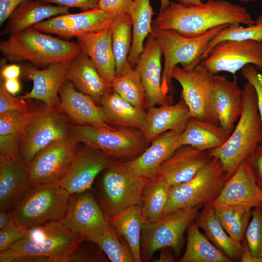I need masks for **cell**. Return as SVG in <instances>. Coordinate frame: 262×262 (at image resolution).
Masks as SVG:
<instances>
[{
	"instance_id": "cell-1",
	"label": "cell",
	"mask_w": 262,
	"mask_h": 262,
	"mask_svg": "<svg viewBox=\"0 0 262 262\" xmlns=\"http://www.w3.org/2000/svg\"><path fill=\"white\" fill-rule=\"evenodd\" d=\"M153 22L160 28L195 37L220 25L237 23L248 26L254 20L242 5L225 0H207L195 5L170 1Z\"/></svg>"
},
{
	"instance_id": "cell-2",
	"label": "cell",
	"mask_w": 262,
	"mask_h": 262,
	"mask_svg": "<svg viewBox=\"0 0 262 262\" xmlns=\"http://www.w3.org/2000/svg\"><path fill=\"white\" fill-rule=\"evenodd\" d=\"M83 241L61 219L50 221L29 229L24 237L0 252V262H68Z\"/></svg>"
},
{
	"instance_id": "cell-3",
	"label": "cell",
	"mask_w": 262,
	"mask_h": 262,
	"mask_svg": "<svg viewBox=\"0 0 262 262\" xmlns=\"http://www.w3.org/2000/svg\"><path fill=\"white\" fill-rule=\"evenodd\" d=\"M1 64L29 63L45 68L54 63L69 62L81 52L78 43L42 32L33 27L0 40Z\"/></svg>"
},
{
	"instance_id": "cell-4",
	"label": "cell",
	"mask_w": 262,
	"mask_h": 262,
	"mask_svg": "<svg viewBox=\"0 0 262 262\" xmlns=\"http://www.w3.org/2000/svg\"><path fill=\"white\" fill-rule=\"evenodd\" d=\"M242 89L243 107L236 125L224 144L210 150L222 163L228 179L262 143V120L255 89L247 82Z\"/></svg>"
},
{
	"instance_id": "cell-5",
	"label": "cell",
	"mask_w": 262,
	"mask_h": 262,
	"mask_svg": "<svg viewBox=\"0 0 262 262\" xmlns=\"http://www.w3.org/2000/svg\"><path fill=\"white\" fill-rule=\"evenodd\" d=\"M229 25H220L200 35L187 37L174 30L160 28L152 21L151 33L159 42L164 57L161 87L165 96H168L172 89V72L174 67L180 64L185 70L194 68L200 62L209 41Z\"/></svg>"
},
{
	"instance_id": "cell-6",
	"label": "cell",
	"mask_w": 262,
	"mask_h": 262,
	"mask_svg": "<svg viewBox=\"0 0 262 262\" xmlns=\"http://www.w3.org/2000/svg\"><path fill=\"white\" fill-rule=\"evenodd\" d=\"M71 195L58 182L32 185L11 212V220L29 229L62 219Z\"/></svg>"
},
{
	"instance_id": "cell-7",
	"label": "cell",
	"mask_w": 262,
	"mask_h": 262,
	"mask_svg": "<svg viewBox=\"0 0 262 262\" xmlns=\"http://www.w3.org/2000/svg\"><path fill=\"white\" fill-rule=\"evenodd\" d=\"M149 180L136 174L125 162L113 161L104 170L100 198L101 207L108 219L141 204Z\"/></svg>"
},
{
	"instance_id": "cell-8",
	"label": "cell",
	"mask_w": 262,
	"mask_h": 262,
	"mask_svg": "<svg viewBox=\"0 0 262 262\" xmlns=\"http://www.w3.org/2000/svg\"><path fill=\"white\" fill-rule=\"evenodd\" d=\"M69 135L78 143H82L121 160L136 158L148 146L141 131L131 128L106 130L70 124Z\"/></svg>"
},
{
	"instance_id": "cell-9",
	"label": "cell",
	"mask_w": 262,
	"mask_h": 262,
	"mask_svg": "<svg viewBox=\"0 0 262 262\" xmlns=\"http://www.w3.org/2000/svg\"><path fill=\"white\" fill-rule=\"evenodd\" d=\"M202 206L180 209L164 214L155 221L145 222L141 238L142 261H148L157 250L165 247L171 248L175 256L178 257L184 234Z\"/></svg>"
},
{
	"instance_id": "cell-10",
	"label": "cell",
	"mask_w": 262,
	"mask_h": 262,
	"mask_svg": "<svg viewBox=\"0 0 262 262\" xmlns=\"http://www.w3.org/2000/svg\"><path fill=\"white\" fill-rule=\"evenodd\" d=\"M228 180L221 161L212 157L191 180L171 187L164 214L180 209L212 203L218 196Z\"/></svg>"
},
{
	"instance_id": "cell-11",
	"label": "cell",
	"mask_w": 262,
	"mask_h": 262,
	"mask_svg": "<svg viewBox=\"0 0 262 262\" xmlns=\"http://www.w3.org/2000/svg\"><path fill=\"white\" fill-rule=\"evenodd\" d=\"M213 75L199 64L189 70L177 65L172 72V79L181 87V98L191 117L219 125L213 105Z\"/></svg>"
},
{
	"instance_id": "cell-12",
	"label": "cell",
	"mask_w": 262,
	"mask_h": 262,
	"mask_svg": "<svg viewBox=\"0 0 262 262\" xmlns=\"http://www.w3.org/2000/svg\"><path fill=\"white\" fill-rule=\"evenodd\" d=\"M68 119L57 105L46 107L26 128L21 136L19 156L27 164L41 150L52 143L70 136Z\"/></svg>"
},
{
	"instance_id": "cell-13",
	"label": "cell",
	"mask_w": 262,
	"mask_h": 262,
	"mask_svg": "<svg viewBox=\"0 0 262 262\" xmlns=\"http://www.w3.org/2000/svg\"><path fill=\"white\" fill-rule=\"evenodd\" d=\"M68 229L84 241L98 245L110 221L88 191L71 195L64 217L61 219Z\"/></svg>"
},
{
	"instance_id": "cell-14",
	"label": "cell",
	"mask_w": 262,
	"mask_h": 262,
	"mask_svg": "<svg viewBox=\"0 0 262 262\" xmlns=\"http://www.w3.org/2000/svg\"><path fill=\"white\" fill-rule=\"evenodd\" d=\"M212 73L225 71L234 76L247 65L262 70V41L225 40L216 44L209 55L199 64Z\"/></svg>"
},
{
	"instance_id": "cell-15",
	"label": "cell",
	"mask_w": 262,
	"mask_h": 262,
	"mask_svg": "<svg viewBox=\"0 0 262 262\" xmlns=\"http://www.w3.org/2000/svg\"><path fill=\"white\" fill-rule=\"evenodd\" d=\"M78 143L70 136L39 151L27 164L32 185L58 182L72 163Z\"/></svg>"
},
{
	"instance_id": "cell-16",
	"label": "cell",
	"mask_w": 262,
	"mask_h": 262,
	"mask_svg": "<svg viewBox=\"0 0 262 262\" xmlns=\"http://www.w3.org/2000/svg\"><path fill=\"white\" fill-rule=\"evenodd\" d=\"M84 145L78 147L72 163L58 181L71 195L91 189L97 176L113 161L103 151Z\"/></svg>"
},
{
	"instance_id": "cell-17",
	"label": "cell",
	"mask_w": 262,
	"mask_h": 262,
	"mask_svg": "<svg viewBox=\"0 0 262 262\" xmlns=\"http://www.w3.org/2000/svg\"><path fill=\"white\" fill-rule=\"evenodd\" d=\"M117 15L96 8L55 16L33 27L44 33L55 34L63 38H77L109 26Z\"/></svg>"
},
{
	"instance_id": "cell-18",
	"label": "cell",
	"mask_w": 262,
	"mask_h": 262,
	"mask_svg": "<svg viewBox=\"0 0 262 262\" xmlns=\"http://www.w3.org/2000/svg\"><path fill=\"white\" fill-rule=\"evenodd\" d=\"M69 62L52 63L39 69L29 63L20 65L21 77L33 82L31 90L18 98L42 101L48 109L55 107L59 101V92L66 80Z\"/></svg>"
},
{
	"instance_id": "cell-19",
	"label": "cell",
	"mask_w": 262,
	"mask_h": 262,
	"mask_svg": "<svg viewBox=\"0 0 262 262\" xmlns=\"http://www.w3.org/2000/svg\"><path fill=\"white\" fill-rule=\"evenodd\" d=\"M162 55L160 44L151 33L147 37L143 51L134 67L145 90L147 110L157 105L171 104L172 101L170 96L164 95L162 89Z\"/></svg>"
},
{
	"instance_id": "cell-20",
	"label": "cell",
	"mask_w": 262,
	"mask_h": 262,
	"mask_svg": "<svg viewBox=\"0 0 262 262\" xmlns=\"http://www.w3.org/2000/svg\"><path fill=\"white\" fill-rule=\"evenodd\" d=\"M57 106L74 125H90L106 130L115 129L107 123L102 107L66 80L60 89Z\"/></svg>"
},
{
	"instance_id": "cell-21",
	"label": "cell",
	"mask_w": 262,
	"mask_h": 262,
	"mask_svg": "<svg viewBox=\"0 0 262 262\" xmlns=\"http://www.w3.org/2000/svg\"><path fill=\"white\" fill-rule=\"evenodd\" d=\"M212 158L210 150L181 146L161 164L157 176L170 187H174L193 179Z\"/></svg>"
},
{
	"instance_id": "cell-22",
	"label": "cell",
	"mask_w": 262,
	"mask_h": 262,
	"mask_svg": "<svg viewBox=\"0 0 262 262\" xmlns=\"http://www.w3.org/2000/svg\"><path fill=\"white\" fill-rule=\"evenodd\" d=\"M32 186L19 155L0 156V212H11Z\"/></svg>"
},
{
	"instance_id": "cell-23",
	"label": "cell",
	"mask_w": 262,
	"mask_h": 262,
	"mask_svg": "<svg viewBox=\"0 0 262 262\" xmlns=\"http://www.w3.org/2000/svg\"><path fill=\"white\" fill-rule=\"evenodd\" d=\"M213 105L219 126L229 135L243 110V89L236 78L229 80L224 75L214 74Z\"/></svg>"
},
{
	"instance_id": "cell-24",
	"label": "cell",
	"mask_w": 262,
	"mask_h": 262,
	"mask_svg": "<svg viewBox=\"0 0 262 262\" xmlns=\"http://www.w3.org/2000/svg\"><path fill=\"white\" fill-rule=\"evenodd\" d=\"M213 202L243 205L251 208L262 207V190L247 159L228 180Z\"/></svg>"
},
{
	"instance_id": "cell-25",
	"label": "cell",
	"mask_w": 262,
	"mask_h": 262,
	"mask_svg": "<svg viewBox=\"0 0 262 262\" xmlns=\"http://www.w3.org/2000/svg\"><path fill=\"white\" fill-rule=\"evenodd\" d=\"M191 118L189 109L181 98L175 104L147 109L141 131L148 146L154 139L166 131H174L181 133Z\"/></svg>"
},
{
	"instance_id": "cell-26",
	"label": "cell",
	"mask_w": 262,
	"mask_h": 262,
	"mask_svg": "<svg viewBox=\"0 0 262 262\" xmlns=\"http://www.w3.org/2000/svg\"><path fill=\"white\" fill-rule=\"evenodd\" d=\"M180 133L169 131L160 134L141 154L125 163L137 175L148 179L154 178L161 164L180 147L178 140Z\"/></svg>"
},
{
	"instance_id": "cell-27",
	"label": "cell",
	"mask_w": 262,
	"mask_h": 262,
	"mask_svg": "<svg viewBox=\"0 0 262 262\" xmlns=\"http://www.w3.org/2000/svg\"><path fill=\"white\" fill-rule=\"evenodd\" d=\"M77 39L81 51L89 58L102 77L110 84L116 74L111 25L103 29L79 36Z\"/></svg>"
},
{
	"instance_id": "cell-28",
	"label": "cell",
	"mask_w": 262,
	"mask_h": 262,
	"mask_svg": "<svg viewBox=\"0 0 262 262\" xmlns=\"http://www.w3.org/2000/svg\"><path fill=\"white\" fill-rule=\"evenodd\" d=\"M69 9L68 7L53 5L39 0H26L12 11L0 33V36H8L52 17L69 13Z\"/></svg>"
},
{
	"instance_id": "cell-29",
	"label": "cell",
	"mask_w": 262,
	"mask_h": 262,
	"mask_svg": "<svg viewBox=\"0 0 262 262\" xmlns=\"http://www.w3.org/2000/svg\"><path fill=\"white\" fill-rule=\"evenodd\" d=\"M66 80L98 105L111 88L91 60L82 51L69 62Z\"/></svg>"
},
{
	"instance_id": "cell-30",
	"label": "cell",
	"mask_w": 262,
	"mask_h": 262,
	"mask_svg": "<svg viewBox=\"0 0 262 262\" xmlns=\"http://www.w3.org/2000/svg\"><path fill=\"white\" fill-rule=\"evenodd\" d=\"M99 105L109 125L140 130L144 125L146 111L132 105L111 88L104 94Z\"/></svg>"
},
{
	"instance_id": "cell-31",
	"label": "cell",
	"mask_w": 262,
	"mask_h": 262,
	"mask_svg": "<svg viewBox=\"0 0 262 262\" xmlns=\"http://www.w3.org/2000/svg\"><path fill=\"white\" fill-rule=\"evenodd\" d=\"M194 222L219 250L233 262L240 261L242 242L232 238L226 232L216 215L212 203L204 206Z\"/></svg>"
},
{
	"instance_id": "cell-32",
	"label": "cell",
	"mask_w": 262,
	"mask_h": 262,
	"mask_svg": "<svg viewBox=\"0 0 262 262\" xmlns=\"http://www.w3.org/2000/svg\"><path fill=\"white\" fill-rule=\"evenodd\" d=\"M229 134L219 125L191 118L180 133V146L189 145L201 150L219 147L228 139Z\"/></svg>"
},
{
	"instance_id": "cell-33",
	"label": "cell",
	"mask_w": 262,
	"mask_h": 262,
	"mask_svg": "<svg viewBox=\"0 0 262 262\" xmlns=\"http://www.w3.org/2000/svg\"><path fill=\"white\" fill-rule=\"evenodd\" d=\"M109 220L117 234L129 246L135 262H142L141 238L146 222L142 213V203L124 210Z\"/></svg>"
},
{
	"instance_id": "cell-34",
	"label": "cell",
	"mask_w": 262,
	"mask_h": 262,
	"mask_svg": "<svg viewBox=\"0 0 262 262\" xmlns=\"http://www.w3.org/2000/svg\"><path fill=\"white\" fill-rule=\"evenodd\" d=\"M154 13L150 0H133L130 10L132 38L128 61L133 67L142 54L144 41L152 32Z\"/></svg>"
},
{
	"instance_id": "cell-35",
	"label": "cell",
	"mask_w": 262,
	"mask_h": 262,
	"mask_svg": "<svg viewBox=\"0 0 262 262\" xmlns=\"http://www.w3.org/2000/svg\"><path fill=\"white\" fill-rule=\"evenodd\" d=\"M186 246L180 262H232L199 230L194 221L186 230Z\"/></svg>"
},
{
	"instance_id": "cell-36",
	"label": "cell",
	"mask_w": 262,
	"mask_h": 262,
	"mask_svg": "<svg viewBox=\"0 0 262 262\" xmlns=\"http://www.w3.org/2000/svg\"><path fill=\"white\" fill-rule=\"evenodd\" d=\"M113 50L115 64V76H119L133 67L128 61L132 33L130 15H117L111 24Z\"/></svg>"
},
{
	"instance_id": "cell-37",
	"label": "cell",
	"mask_w": 262,
	"mask_h": 262,
	"mask_svg": "<svg viewBox=\"0 0 262 262\" xmlns=\"http://www.w3.org/2000/svg\"><path fill=\"white\" fill-rule=\"evenodd\" d=\"M216 215L226 232L234 240L242 242L251 216L252 208L239 204L213 202Z\"/></svg>"
},
{
	"instance_id": "cell-38",
	"label": "cell",
	"mask_w": 262,
	"mask_h": 262,
	"mask_svg": "<svg viewBox=\"0 0 262 262\" xmlns=\"http://www.w3.org/2000/svg\"><path fill=\"white\" fill-rule=\"evenodd\" d=\"M170 190L171 187L158 176L148 180L142 201V213L146 222L155 221L164 215Z\"/></svg>"
},
{
	"instance_id": "cell-39",
	"label": "cell",
	"mask_w": 262,
	"mask_h": 262,
	"mask_svg": "<svg viewBox=\"0 0 262 262\" xmlns=\"http://www.w3.org/2000/svg\"><path fill=\"white\" fill-rule=\"evenodd\" d=\"M110 85L112 89L125 100L136 107L145 109V90L134 68L115 76Z\"/></svg>"
},
{
	"instance_id": "cell-40",
	"label": "cell",
	"mask_w": 262,
	"mask_h": 262,
	"mask_svg": "<svg viewBox=\"0 0 262 262\" xmlns=\"http://www.w3.org/2000/svg\"><path fill=\"white\" fill-rule=\"evenodd\" d=\"M251 39L262 41V13L254 20V23L246 27L240 24H230L221 30L208 43L200 57V61L206 58L213 47L218 43L225 40Z\"/></svg>"
},
{
	"instance_id": "cell-41",
	"label": "cell",
	"mask_w": 262,
	"mask_h": 262,
	"mask_svg": "<svg viewBox=\"0 0 262 262\" xmlns=\"http://www.w3.org/2000/svg\"><path fill=\"white\" fill-rule=\"evenodd\" d=\"M35 107L26 112L7 111L0 114V135L16 134L21 136L27 126L45 109Z\"/></svg>"
},
{
	"instance_id": "cell-42",
	"label": "cell",
	"mask_w": 262,
	"mask_h": 262,
	"mask_svg": "<svg viewBox=\"0 0 262 262\" xmlns=\"http://www.w3.org/2000/svg\"><path fill=\"white\" fill-rule=\"evenodd\" d=\"M97 245L112 262H135L129 246L119 239L110 223Z\"/></svg>"
},
{
	"instance_id": "cell-43",
	"label": "cell",
	"mask_w": 262,
	"mask_h": 262,
	"mask_svg": "<svg viewBox=\"0 0 262 262\" xmlns=\"http://www.w3.org/2000/svg\"><path fill=\"white\" fill-rule=\"evenodd\" d=\"M251 217L245 239L253 254L262 259V207L254 208Z\"/></svg>"
},
{
	"instance_id": "cell-44",
	"label": "cell",
	"mask_w": 262,
	"mask_h": 262,
	"mask_svg": "<svg viewBox=\"0 0 262 262\" xmlns=\"http://www.w3.org/2000/svg\"><path fill=\"white\" fill-rule=\"evenodd\" d=\"M31 99H23L15 98L4 89L3 84H0V114L10 111L26 112L35 107L30 102Z\"/></svg>"
},
{
	"instance_id": "cell-45",
	"label": "cell",
	"mask_w": 262,
	"mask_h": 262,
	"mask_svg": "<svg viewBox=\"0 0 262 262\" xmlns=\"http://www.w3.org/2000/svg\"><path fill=\"white\" fill-rule=\"evenodd\" d=\"M28 229H24L11 221L0 229V252L8 249L13 244L24 237Z\"/></svg>"
},
{
	"instance_id": "cell-46",
	"label": "cell",
	"mask_w": 262,
	"mask_h": 262,
	"mask_svg": "<svg viewBox=\"0 0 262 262\" xmlns=\"http://www.w3.org/2000/svg\"><path fill=\"white\" fill-rule=\"evenodd\" d=\"M240 70L243 76L255 89L258 109L262 120V74L257 70L256 66L252 65H247Z\"/></svg>"
},
{
	"instance_id": "cell-47",
	"label": "cell",
	"mask_w": 262,
	"mask_h": 262,
	"mask_svg": "<svg viewBox=\"0 0 262 262\" xmlns=\"http://www.w3.org/2000/svg\"><path fill=\"white\" fill-rule=\"evenodd\" d=\"M82 244L70 257L69 262H104L105 259L94 247Z\"/></svg>"
},
{
	"instance_id": "cell-48",
	"label": "cell",
	"mask_w": 262,
	"mask_h": 262,
	"mask_svg": "<svg viewBox=\"0 0 262 262\" xmlns=\"http://www.w3.org/2000/svg\"><path fill=\"white\" fill-rule=\"evenodd\" d=\"M133 0H100L97 8L114 15L129 14Z\"/></svg>"
},
{
	"instance_id": "cell-49",
	"label": "cell",
	"mask_w": 262,
	"mask_h": 262,
	"mask_svg": "<svg viewBox=\"0 0 262 262\" xmlns=\"http://www.w3.org/2000/svg\"><path fill=\"white\" fill-rule=\"evenodd\" d=\"M21 136L16 134L0 135V156L19 155Z\"/></svg>"
},
{
	"instance_id": "cell-50",
	"label": "cell",
	"mask_w": 262,
	"mask_h": 262,
	"mask_svg": "<svg viewBox=\"0 0 262 262\" xmlns=\"http://www.w3.org/2000/svg\"><path fill=\"white\" fill-rule=\"evenodd\" d=\"M57 5L78 8L82 11L97 8L100 0H39Z\"/></svg>"
},
{
	"instance_id": "cell-51",
	"label": "cell",
	"mask_w": 262,
	"mask_h": 262,
	"mask_svg": "<svg viewBox=\"0 0 262 262\" xmlns=\"http://www.w3.org/2000/svg\"><path fill=\"white\" fill-rule=\"evenodd\" d=\"M247 159L257 183L262 190V143L258 146Z\"/></svg>"
},
{
	"instance_id": "cell-52",
	"label": "cell",
	"mask_w": 262,
	"mask_h": 262,
	"mask_svg": "<svg viewBox=\"0 0 262 262\" xmlns=\"http://www.w3.org/2000/svg\"><path fill=\"white\" fill-rule=\"evenodd\" d=\"M26 0H0V26L7 21L12 11Z\"/></svg>"
},
{
	"instance_id": "cell-53",
	"label": "cell",
	"mask_w": 262,
	"mask_h": 262,
	"mask_svg": "<svg viewBox=\"0 0 262 262\" xmlns=\"http://www.w3.org/2000/svg\"><path fill=\"white\" fill-rule=\"evenodd\" d=\"M21 66L15 64L1 65L0 77L2 80L18 78L21 76Z\"/></svg>"
},
{
	"instance_id": "cell-54",
	"label": "cell",
	"mask_w": 262,
	"mask_h": 262,
	"mask_svg": "<svg viewBox=\"0 0 262 262\" xmlns=\"http://www.w3.org/2000/svg\"><path fill=\"white\" fill-rule=\"evenodd\" d=\"M2 83L5 90L12 96L21 92V84L18 78L5 80Z\"/></svg>"
},
{
	"instance_id": "cell-55",
	"label": "cell",
	"mask_w": 262,
	"mask_h": 262,
	"mask_svg": "<svg viewBox=\"0 0 262 262\" xmlns=\"http://www.w3.org/2000/svg\"><path fill=\"white\" fill-rule=\"evenodd\" d=\"M242 251L240 261L241 262H262V259L255 257L251 252L245 239L242 242Z\"/></svg>"
},
{
	"instance_id": "cell-56",
	"label": "cell",
	"mask_w": 262,
	"mask_h": 262,
	"mask_svg": "<svg viewBox=\"0 0 262 262\" xmlns=\"http://www.w3.org/2000/svg\"><path fill=\"white\" fill-rule=\"evenodd\" d=\"M163 248V250L160 254V257L156 262H174L175 255L171 252L170 250Z\"/></svg>"
},
{
	"instance_id": "cell-57",
	"label": "cell",
	"mask_w": 262,
	"mask_h": 262,
	"mask_svg": "<svg viewBox=\"0 0 262 262\" xmlns=\"http://www.w3.org/2000/svg\"><path fill=\"white\" fill-rule=\"evenodd\" d=\"M11 221L10 212H0V229L7 226Z\"/></svg>"
},
{
	"instance_id": "cell-58",
	"label": "cell",
	"mask_w": 262,
	"mask_h": 262,
	"mask_svg": "<svg viewBox=\"0 0 262 262\" xmlns=\"http://www.w3.org/2000/svg\"><path fill=\"white\" fill-rule=\"evenodd\" d=\"M177 2L184 4L195 5L202 3V0H175ZM242 2L248 3L256 1L257 0H238Z\"/></svg>"
},
{
	"instance_id": "cell-59",
	"label": "cell",
	"mask_w": 262,
	"mask_h": 262,
	"mask_svg": "<svg viewBox=\"0 0 262 262\" xmlns=\"http://www.w3.org/2000/svg\"><path fill=\"white\" fill-rule=\"evenodd\" d=\"M170 3V0H161L160 12H162L166 9Z\"/></svg>"
}]
</instances>
